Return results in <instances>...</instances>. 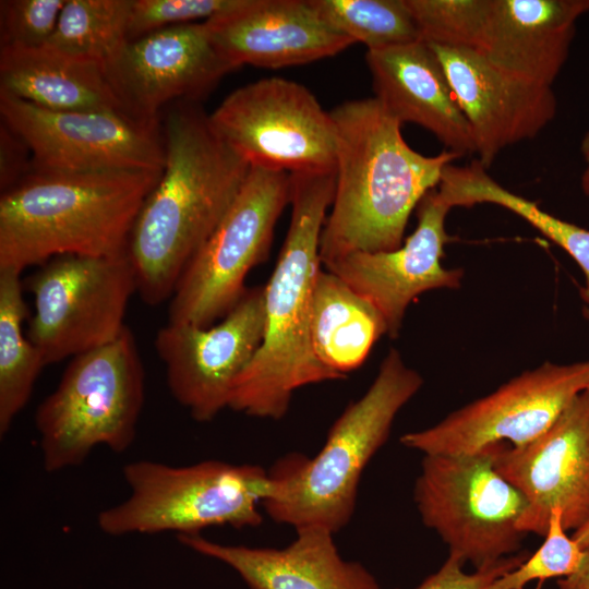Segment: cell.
I'll return each instance as SVG.
<instances>
[{
	"instance_id": "6da1fadb",
	"label": "cell",
	"mask_w": 589,
	"mask_h": 589,
	"mask_svg": "<svg viewBox=\"0 0 589 589\" xmlns=\"http://www.w3.org/2000/svg\"><path fill=\"white\" fill-rule=\"evenodd\" d=\"M161 131L164 168L139 212L127 251L136 292L152 306L170 300L187 265L225 216L251 167L216 132L196 101L173 103Z\"/></svg>"
},
{
	"instance_id": "7a4b0ae2",
	"label": "cell",
	"mask_w": 589,
	"mask_h": 589,
	"mask_svg": "<svg viewBox=\"0 0 589 589\" xmlns=\"http://www.w3.org/2000/svg\"><path fill=\"white\" fill-rule=\"evenodd\" d=\"M330 112L336 133L335 194L320 240L322 265L352 252L401 247L412 211L459 156H425L404 140L401 123L375 98Z\"/></svg>"
},
{
	"instance_id": "3957f363",
	"label": "cell",
	"mask_w": 589,
	"mask_h": 589,
	"mask_svg": "<svg viewBox=\"0 0 589 589\" xmlns=\"http://www.w3.org/2000/svg\"><path fill=\"white\" fill-rule=\"evenodd\" d=\"M335 182V171L290 173L289 228L264 286V337L233 384L228 408L235 411L279 420L297 389L346 378L316 358L310 335L313 288L323 267L320 240Z\"/></svg>"
},
{
	"instance_id": "277c9868",
	"label": "cell",
	"mask_w": 589,
	"mask_h": 589,
	"mask_svg": "<svg viewBox=\"0 0 589 589\" xmlns=\"http://www.w3.org/2000/svg\"><path fill=\"white\" fill-rule=\"evenodd\" d=\"M163 170L31 172L0 196V271L62 255L127 253L139 212Z\"/></svg>"
},
{
	"instance_id": "5b68a950",
	"label": "cell",
	"mask_w": 589,
	"mask_h": 589,
	"mask_svg": "<svg viewBox=\"0 0 589 589\" xmlns=\"http://www.w3.org/2000/svg\"><path fill=\"white\" fill-rule=\"evenodd\" d=\"M422 384L421 375L390 349L369 389L336 419L314 457L289 454L267 470L262 502L266 514L296 530L314 526L335 534L346 527L356 509L362 471Z\"/></svg>"
},
{
	"instance_id": "8992f818",
	"label": "cell",
	"mask_w": 589,
	"mask_h": 589,
	"mask_svg": "<svg viewBox=\"0 0 589 589\" xmlns=\"http://www.w3.org/2000/svg\"><path fill=\"white\" fill-rule=\"evenodd\" d=\"M145 373L128 326L110 342L73 357L37 407L35 426L44 469L79 466L97 446L121 454L136 436Z\"/></svg>"
},
{
	"instance_id": "52a82bcc",
	"label": "cell",
	"mask_w": 589,
	"mask_h": 589,
	"mask_svg": "<svg viewBox=\"0 0 589 589\" xmlns=\"http://www.w3.org/2000/svg\"><path fill=\"white\" fill-rule=\"evenodd\" d=\"M129 497L97 515L101 532L121 537L176 532L200 534L208 527H257L268 490L267 470L221 460L175 467L154 460L127 464Z\"/></svg>"
},
{
	"instance_id": "ba28073f",
	"label": "cell",
	"mask_w": 589,
	"mask_h": 589,
	"mask_svg": "<svg viewBox=\"0 0 589 589\" xmlns=\"http://www.w3.org/2000/svg\"><path fill=\"white\" fill-rule=\"evenodd\" d=\"M494 446L458 455H424L413 498L424 526L448 555L474 569L521 551L525 495L495 468Z\"/></svg>"
},
{
	"instance_id": "9c48e42d",
	"label": "cell",
	"mask_w": 589,
	"mask_h": 589,
	"mask_svg": "<svg viewBox=\"0 0 589 589\" xmlns=\"http://www.w3.org/2000/svg\"><path fill=\"white\" fill-rule=\"evenodd\" d=\"M290 189L289 172L251 165L225 216L183 271L168 323L209 327L233 309L248 289V273L268 257Z\"/></svg>"
},
{
	"instance_id": "30bf717a",
	"label": "cell",
	"mask_w": 589,
	"mask_h": 589,
	"mask_svg": "<svg viewBox=\"0 0 589 589\" xmlns=\"http://www.w3.org/2000/svg\"><path fill=\"white\" fill-rule=\"evenodd\" d=\"M35 311L26 335L45 364L60 362L117 338L136 292L128 252L116 256H57L25 284Z\"/></svg>"
},
{
	"instance_id": "8fae6325",
	"label": "cell",
	"mask_w": 589,
	"mask_h": 589,
	"mask_svg": "<svg viewBox=\"0 0 589 589\" xmlns=\"http://www.w3.org/2000/svg\"><path fill=\"white\" fill-rule=\"evenodd\" d=\"M209 119L250 165L289 173L335 171L336 133L330 112L294 81L268 77L239 87Z\"/></svg>"
},
{
	"instance_id": "7c38bea8",
	"label": "cell",
	"mask_w": 589,
	"mask_h": 589,
	"mask_svg": "<svg viewBox=\"0 0 589 589\" xmlns=\"http://www.w3.org/2000/svg\"><path fill=\"white\" fill-rule=\"evenodd\" d=\"M1 122L32 154V169L51 172L163 170L161 124L123 112L52 111L0 93Z\"/></svg>"
},
{
	"instance_id": "4fadbf2b",
	"label": "cell",
	"mask_w": 589,
	"mask_h": 589,
	"mask_svg": "<svg viewBox=\"0 0 589 589\" xmlns=\"http://www.w3.org/2000/svg\"><path fill=\"white\" fill-rule=\"evenodd\" d=\"M589 388V360L545 362L493 393L452 412L400 443L424 455L471 454L506 441L522 446L546 431L569 402Z\"/></svg>"
},
{
	"instance_id": "5bb4252c",
	"label": "cell",
	"mask_w": 589,
	"mask_h": 589,
	"mask_svg": "<svg viewBox=\"0 0 589 589\" xmlns=\"http://www.w3.org/2000/svg\"><path fill=\"white\" fill-rule=\"evenodd\" d=\"M265 329L264 286L248 288L216 325L167 323L155 338L172 397L199 422L229 407L233 384L259 350Z\"/></svg>"
},
{
	"instance_id": "9a60e30c",
	"label": "cell",
	"mask_w": 589,
	"mask_h": 589,
	"mask_svg": "<svg viewBox=\"0 0 589 589\" xmlns=\"http://www.w3.org/2000/svg\"><path fill=\"white\" fill-rule=\"evenodd\" d=\"M496 470L527 498L519 522L527 533L544 537L553 508L566 530L589 520V388L578 394L552 425L522 446L497 443Z\"/></svg>"
},
{
	"instance_id": "2e32d148",
	"label": "cell",
	"mask_w": 589,
	"mask_h": 589,
	"mask_svg": "<svg viewBox=\"0 0 589 589\" xmlns=\"http://www.w3.org/2000/svg\"><path fill=\"white\" fill-rule=\"evenodd\" d=\"M104 69L125 113L159 123L165 106L196 101L236 68L219 52L203 21L130 40Z\"/></svg>"
},
{
	"instance_id": "e0dca14e",
	"label": "cell",
	"mask_w": 589,
	"mask_h": 589,
	"mask_svg": "<svg viewBox=\"0 0 589 589\" xmlns=\"http://www.w3.org/2000/svg\"><path fill=\"white\" fill-rule=\"evenodd\" d=\"M450 208L433 189L418 204L417 228L400 248L357 251L323 265L380 311L390 338L398 336L406 310L418 296L460 286L462 269H446L441 264L444 247L452 240L445 229Z\"/></svg>"
},
{
	"instance_id": "ac0fdd59",
	"label": "cell",
	"mask_w": 589,
	"mask_h": 589,
	"mask_svg": "<svg viewBox=\"0 0 589 589\" xmlns=\"http://www.w3.org/2000/svg\"><path fill=\"white\" fill-rule=\"evenodd\" d=\"M428 44L471 127L478 161L484 168L502 149L537 136L555 117L552 87L505 72L476 50Z\"/></svg>"
},
{
	"instance_id": "d6986e66",
	"label": "cell",
	"mask_w": 589,
	"mask_h": 589,
	"mask_svg": "<svg viewBox=\"0 0 589 589\" xmlns=\"http://www.w3.org/2000/svg\"><path fill=\"white\" fill-rule=\"evenodd\" d=\"M219 52L237 69H278L332 57L354 41L317 13L311 0H240L204 21Z\"/></svg>"
},
{
	"instance_id": "ffe728a7",
	"label": "cell",
	"mask_w": 589,
	"mask_h": 589,
	"mask_svg": "<svg viewBox=\"0 0 589 589\" xmlns=\"http://www.w3.org/2000/svg\"><path fill=\"white\" fill-rule=\"evenodd\" d=\"M365 60L374 97L396 120L429 130L459 157L476 153L471 127L426 41L368 50Z\"/></svg>"
},
{
	"instance_id": "44dd1931",
	"label": "cell",
	"mask_w": 589,
	"mask_h": 589,
	"mask_svg": "<svg viewBox=\"0 0 589 589\" xmlns=\"http://www.w3.org/2000/svg\"><path fill=\"white\" fill-rule=\"evenodd\" d=\"M177 538L231 567L250 589H381L361 563L342 558L334 533L321 527L297 529L296 539L281 549L221 544L201 534Z\"/></svg>"
},
{
	"instance_id": "7402d4cb",
	"label": "cell",
	"mask_w": 589,
	"mask_h": 589,
	"mask_svg": "<svg viewBox=\"0 0 589 589\" xmlns=\"http://www.w3.org/2000/svg\"><path fill=\"white\" fill-rule=\"evenodd\" d=\"M589 0H489L476 51L498 69L552 86Z\"/></svg>"
},
{
	"instance_id": "603a6c76",
	"label": "cell",
	"mask_w": 589,
	"mask_h": 589,
	"mask_svg": "<svg viewBox=\"0 0 589 589\" xmlns=\"http://www.w3.org/2000/svg\"><path fill=\"white\" fill-rule=\"evenodd\" d=\"M0 93L52 111L125 113L103 63L49 45L0 49Z\"/></svg>"
},
{
	"instance_id": "cb8c5ba5",
	"label": "cell",
	"mask_w": 589,
	"mask_h": 589,
	"mask_svg": "<svg viewBox=\"0 0 589 589\" xmlns=\"http://www.w3.org/2000/svg\"><path fill=\"white\" fill-rule=\"evenodd\" d=\"M387 334L380 311L335 274L321 268L312 296L310 335L316 358L347 377Z\"/></svg>"
},
{
	"instance_id": "d4e9b609",
	"label": "cell",
	"mask_w": 589,
	"mask_h": 589,
	"mask_svg": "<svg viewBox=\"0 0 589 589\" xmlns=\"http://www.w3.org/2000/svg\"><path fill=\"white\" fill-rule=\"evenodd\" d=\"M437 190L452 208L492 203L527 220L576 261L586 278L580 293L589 305V230L562 220L502 187L478 160L467 166L448 164L443 170Z\"/></svg>"
},
{
	"instance_id": "484cf974",
	"label": "cell",
	"mask_w": 589,
	"mask_h": 589,
	"mask_svg": "<svg viewBox=\"0 0 589 589\" xmlns=\"http://www.w3.org/2000/svg\"><path fill=\"white\" fill-rule=\"evenodd\" d=\"M20 272L0 271V435L28 402L46 365L40 351L23 333L27 306Z\"/></svg>"
},
{
	"instance_id": "4316f807",
	"label": "cell",
	"mask_w": 589,
	"mask_h": 589,
	"mask_svg": "<svg viewBox=\"0 0 589 589\" xmlns=\"http://www.w3.org/2000/svg\"><path fill=\"white\" fill-rule=\"evenodd\" d=\"M132 0H67L46 45L105 63L128 41Z\"/></svg>"
},
{
	"instance_id": "83f0119b",
	"label": "cell",
	"mask_w": 589,
	"mask_h": 589,
	"mask_svg": "<svg viewBox=\"0 0 589 589\" xmlns=\"http://www.w3.org/2000/svg\"><path fill=\"white\" fill-rule=\"evenodd\" d=\"M330 26L362 43L368 50L406 45L422 39L406 0H311Z\"/></svg>"
},
{
	"instance_id": "f1b7e54d",
	"label": "cell",
	"mask_w": 589,
	"mask_h": 589,
	"mask_svg": "<svg viewBox=\"0 0 589 589\" xmlns=\"http://www.w3.org/2000/svg\"><path fill=\"white\" fill-rule=\"evenodd\" d=\"M422 36L431 44L477 50L489 0H406Z\"/></svg>"
},
{
	"instance_id": "f546056e",
	"label": "cell",
	"mask_w": 589,
	"mask_h": 589,
	"mask_svg": "<svg viewBox=\"0 0 589 589\" xmlns=\"http://www.w3.org/2000/svg\"><path fill=\"white\" fill-rule=\"evenodd\" d=\"M566 531L561 509L553 508L541 546L519 566L498 577L491 589H524L532 580L565 578L574 574L585 552Z\"/></svg>"
},
{
	"instance_id": "4dcf8cb0",
	"label": "cell",
	"mask_w": 589,
	"mask_h": 589,
	"mask_svg": "<svg viewBox=\"0 0 589 589\" xmlns=\"http://www.w3.org/2000/svg\"><path fill=\"white\" fill-rule=\"evenodd\" d=\"M67 0L0 1V49L36 48L51 38Z\"/></svg>"
},
{
	"instance_id": "1f68e13d",
	"label": "cell",
	"mask_w": 589,
	"mask_h": 589,
	"mask_svg": "<svg viewBox=\"0 0 589 589\" xmlns=\"http://www.w3.org/2000/svg\"><path fill=\"white\" fill-rule=\"evenodd\" d=\"M240 0H132L128 38L144 35L169 26L207 21L227 12Z\"/></svg>"
},
{
	"instance_id": "d6a6232c",
	"label": "cell",
	"mask_w": 589,
	"mask_h": 589,
	"mask_svg": "<svg viewBox=\"0 0 589 589\" xmlns=\"http://www.w3.org/2000/svg\"><path fill=\"white\" fill-rule=\"evenodd\" d=\"M528 556V552L520 551L492 565L467 573L462 562L448 555L441 567L416 589H491L498 577L519 566Z\"/></svg>"
},
{
	"instance_id": "836d02e7",
	"label": "cell",
	"mask_w": 589,
	"mask_h": 589,
	"mask_svg": "<svg viewBox=\"0 0 589 589\" xmlns=\"http://www.w3.org/2000/svg\"><path fill=\"white\" fill-rule=\"evenodd\" d=\"M32 170V154L25 142L9 127L0 125V189L4 192Z\"/></svg>"
},
{
	"instance_id": "e575fe53",
	"label": "cell",
	"mask_w": 589,
	"mask_h": 589,
	"mask_svg": "<svg viewBox=\"0 0 589 589\" xmlns=\"http://www.w3.org/2000/svg\"><path fill=\"white\" fill-rule=\"evenodd\" d=\"M584 552L579 568L570 576L557 580L558 589H589V545Z\"/></svg>"
},
{
	"instance_id": "d590c367",
	"label": "cell",
	"mask_w": 589,
	"mask_h": 589,
	"mask_svg": "<svg viewBox=\"0 0 589 589\" xmlns=\"http://www.w3.org/2000/svg\"><path fill=\"white\" fill-rule=\"evenodd\" d=\"M582 549L589 545V520L570 536Z\"/></svg>"
},
{
	"instance_id": "8d00e7d4",
	"label": "cell",
	"mask_w": 589,
	"mask_h": 589,
	"mask_svg": "<svg viewBox=\"0 0 589 589\" xmlns=\"http://www.w3.org/2000/svg\"><path fill=\"white\" fill-rule=\"evenodd\" d=\"M580 151L587 163V166H589V132H587L582 137Z\"/></svg>"
},
{
	"instance_id": "74e56055",
	"label": "cell",
	"mask_w": 589,
	"mask_h": 589,
	"mask_svg": "<svg viewBox=\"0 0 589 589\" xmlns=\"http://www.w3.org/2000/svg\"><path fill=\"white\" fill-rule=\"evenodd\" d=\"M581 189L585 194L589 195V166L585 169L581 176Z\"/></svg>"
},
{
	"instance_id": "f35d334b",
	"label": "cell",
	"mask_w": 589,
	"mask_h": 589,
	"mask_svg": "<svg viewBox=\"0 0 589 589\" xmlns=\"http://www.w3.org/2000/svg\"><path fill=\"white\" fill-rule=\"evenodd\" d=\"M582 315L586 320L589 321V305H586L584 309H582Z\"/></svg>"
}]
</instances>
